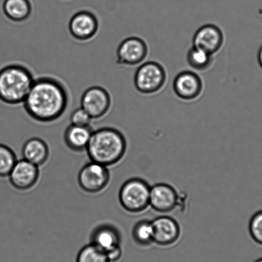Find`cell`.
<instances>
[{
    "label": "cell",
    "instance_id": "cell-1",
    "mask_svg": "<svg viewBox=\"0 0 262 262\" xmlns=\"http://www.w3.org/2000/svg\"><path fill=\"white\" fill-rule=\"evenodd\" d=\"M69 102L70 93L65 84L55 76L44 75L35 78L23 105L34 121L50 123L64 114Z\"/></svg>",
    "mask_w": 262,
    "mask_h": 262
},
{
    "label": "cell",
    "instance_id": "cell-2",
    "mask_svg": "<svg viewBox=\"0 0 262 262\" xmlns=\"http://www.w3.org/2000/svg\"><path fill=\"white\" fill-rule=\"evenodd\" d=\"M126 147L125 137L120 131L104 127L93 131L86 151L91 161L108 167L121 161Z\"/></svg>",
    "mask_w": 262,
    "mask_h": 262
},
{
    "label": "cell",
    "instance_id": "cell-3",
    "mask_svg": "<svg viewBox=\"0 0 262 262\" xmlns=\"http://www.w3.org/2000/svg\"><path fill=\"white\" fill-rule=\"evenodd\" d=\"M26 66L10 63L0 70V101L9 105L23 104L35 80Z\"/></svg>",
    "mask_w": 262,
    "mask_h": 262
},
{
    "label": "cell",
    "instance_id": "cell-4",
    "mask_svg": "<svg viewBox=\"0 0 262 262\" xmlns=\"http://www.w3.org/2000/svg\"><path fill=\"white\" fill-rule=\"evenodd\" d=\"M150 189L148 183L144 180L134 178L127 180L119 190V203L129 213L143 212L149 206Z\"/></svg>",
    "mask_w": 262,
    "mask_h": 262
},
{
    "label": "cell",
    "instance_id": "cell-5",
    "mask_svg": "<svg viewBox=\"0 0 262 262\" xmlns=\"http://www.w3.org/2000/svg\"><path fill=\"white\" fill-rule=\"evenodd\" d=\"M167 71L155 61H147L139 66L134 75V85L139 93L154 95L161 91L166 83Z\"/></svg>",
    "mask_w": 262,
    "mask_h": 262
},
{
    "label": "cell",
    "instance_id": "cell-6",
    "mask_svg": "<svg viewBox=\"0 0 262 262\" xmlns=\"http://www.w3.org/2000/svg\"><path fill=\"white\" fill-rule=\"evenodd\" d=\"M111 180L108 167L91 161L81 168L78 182L81 189L90 194H97L105 189Z\"/></svg>",
    "mask_w": 262,
    "mask_h": 262
},
{
    "label": "cell",
    "instance_id": "cell-7",
    "mask_svg": "<svg viewBox=\"0 0 262 262\" xmlns=\"http://www.w3.org/2000/svg\"><path fill=\"white\" fill-rule=\"evenodd\" d=\"M113 105L110 93L103 86H91L81 95V107L90 114L93 119L103 118L109 113Z\"/></svg>",
    "mask_w": 262,
    "mask_h": 262
},
{
    "label": "cell",
    "instance_id": "cell-8",
    "mask_svg": "<svg viewBox=\"0 0 262 262\" xmlns=\"http://www.w3.org/2000/svg\"><path fill=\"white\" fill-rule=\"evenodd\" d=\"M149 48L141 37L126 38L118 46L116 52V63L124 66L141 65L148 55Z\"/></svg>",
    "mask_w": 262,
    "mask_h": 262
},
{
    "label": "cell",
    "instance_id": "cell-9",
    "mask_svg": "<svg viewBox=\"0 0 262 262\" xmlns=\"http://www.w3.org/2000/svg\"><path fill=\"white\" fill-rule=\"evenodd\" d=\"M100 29L98 17L93 12L82 10L71 17L68 24L69 32L78 41H89L97 35Z\"/></svg>",
    "mask_w": 262,
    "mask_h": 262
},
{
    "label": "cell",
    "instance_id": "cell-10",
    "mask_svg": "<svg viewBox=\"0 0 262 262\" xmlns=\"http://www.w3.org/2000/svg\"><path fill=\"white\" fill-rule=\"evenodd\" d=\"M173 90L175 95L181 100L192 101L202 95L204 88L202 78L192 71H183L173 81Z\"/></svg>",
    "mask_w": 262,
    "mask_h": 262
},
{
    "label": "cell",
    "instance_id": "cell-11",
    "mask_svg": "<svg viewBox=\"0 0 262 262\" xmlns=\"http://www.w3.org/2000/svg\"><path fill=\"white\" fill-rule=\"evenodd\" d=\"M179 193L171 185L157 184L151 187L149 206L160 213H169L175 210L179 205Z\"/></svg>",
    "mask_w": 262,
    "mask_h": 262
},
{
    "label": "cell",
    "instance_id": "cell-12",
    "mask_svg": "<svg viewBox=\"0 0 262 262\" xmlns=\"http://www.w3.org/2000/svg\"><path fill=\"white\" fill-rule=\"evenodd\" d=\"M193 46L202 48L214 55L222 49L225 43V35L217 25H203L195 32L192 40Z\"/></svg>",
    "mask_w": 262,
    "mask_h": 262
},
{
    "label": "cell",
    "instance_id": "cell-13",
    "mask_svg": "<svg viewBox=\"0 0 262 262\" xmlns=\"http://www.w3.org/2000/svg\"><path fill=\"white\" fill-rule=\"evenodd\" d=\"M39 173L37 165L25 159L17 160L9 175L10 182L17 190H29L36 185Z\"/></svg>",
    "mask_w": 262,
    "mask_h": 262
},
{
    "label": "cell",
    "instance_id": "cell-14",
    "mask_svg": "<svg viewBox=\"0 0 262 262\" xmlns=\"http://www.w3.org/2000/svg\"><path fill=\"white\" fill-rule=\"evenodd\" d=\"M154 243L160 246H169L179 240L181 229L177 221L169 216H160L152 221Z\"/></svg>",
    "mask_w": 262,
    "mask_h": 262
},
{
    "label": "cell",
    "instance_id": "cell-15",
    "mask_svg": "<svg viewBox=\"0 0 262 262\" xmlns=\"http://www.w3.org/2000/svg\"><path fill=\"white\" fill-rule=\"evenodd\" d=\"M91 243L107 255L111 252L121 248V233L115 226L103 224L94 229L91 235Z\"/></svg>",
    "mask_w": 262,
    "mask_h": 262
},
{
    "label": "cell",
    "instance_id": "cell-16",
    "mask_svg": "<svg viewBox=\"0 0 262 262\" xmlns=\"http://www.w3.org/2000/svg\"><path fill=\"white\" fill-rule=\"evenodd\" d=\"M24 159L39 167L47 162L50 155V149L47 142L38 137L27 140L23 146Z\"/></svg>",
    "mask_w": 262,
    "mask_h": 262
},
{
    "label": "cell",
    "instance_id": "cell-17",
    "mask_svg": "<svg viewBox=\"0 0 262 262\" xmlns=\"http://www.w3.org/2000/svg\"><path fill=\"white\" fill-rule=\"evenodd\" d=\"M93 131L91 126H80L71 124L66 128L64 133L66 146L72 151L76 152L86 150Z\"/></svg>",
    "mask_w": 262,
    "mask_h": 262
},
{
    "label": "cell",
    "instance_id": "cell-18",
    "mask_svg": "<svg viewBox=\"0 0 262 262\" xmlns=\"http://www.w3.org/2000/svg\"><path fill=\"white\" fill-rule=\"evenodd\" d=\"M3 11L11 21L22 23L31 16L32 6L30 0H4Z\"/></svg>",
    "mask_w": 262,
    "mask_h": 262
},
{
    "label": "cell",
    "instance_id": "cell-19",
    "mask_svg": "<svg viewBox=\"0 0 262 262\" xmlns=\"http://www.w3.org/2000/svg\"><path fill=\"white\" fill-rule=\"evenodd\" d=\"M213 56L202 48L192 46L187 52V63L195 71L203 72L209 70L212 66Z\"/></svg>",
    "mask_w": 262,
    "mask_h": 262
},
{
    "label": "cell",
    "instance_id": "cell-20",
    "mask_svg": "<svg viewBox=\"0 0 262 262\" xmlns=\"http://www.w3.org/2000/svg\"><path fill=\"white\" fill-rule=\"evenodd\" d=\"M132 237L141 246H148L154 243V228L151 221L142 220L134 226Z\"/></svg>",
    "mask_w": 262,
    "mask_h": 262
},
{
    "label": "cell",
    "instance_id": "cell-21",
    "mask_svg": "<svg viewBox=\"0 0 262 262\" xmlns=\"http://www.w3.org/2000/svg\"><path fill=\"white\" fill-rule=\"evenodd\" d=\"M76 262H111L107 255L97 247L90 243L78 252Z\"/></svg>",
    "mask_w": 262,
    "mask_h": 262
},
{
    "label": "cell",
    "instance_id": "cell-22",
    "mask_svg": "<svg viewBox=\"0 0 262 262\" xmlns=\"http://www.w3.org/2000/svg\"><path fill=\"white\" fill-rule=\"evenodd\" d=\"M17 161L13 150L6 145L0 144V177H9Z\"/></svg>",
    "mask_w": 262,
    "mask_h": 262
},
{
    "label": "cell",
    "instance_id": "cell-23",
    "mask_svg": "<svg viewBox=\"0 0 262 262\" xmlns=\"http://www.w3.org/2000/svg\"><path fill=\"white\" fill-rule=\"evenodd\" d=\"M249 231L254 241L262 245V210L254 213L251 217Z\"/></svg>",
    "mask_w": 262,
    "mask_h": 262
},
{
    "label": "cell",
    "instance_id": "cell-24",
    "mask_svg": "<svg viewBox=\"0 0 262 262\" xmlns=\"http://www.w3.org/2000/svg\"><path fill=\"white\" fill-rule=\"evenodd\" d=\"M93 119L91 118L86 112L83 108L80 107L76 108L71 114L70 121L71 124L73 125L80 126H91V122Z\"/></svg>",
    "mask_w": 262,
    "mask_h": 262
},
{
    "label": "cell",
    "instance_id": "cell-25",
    "mask_svg": "<svg viewBox=\"0 0 262 262\" xmlns=\"http://www.w3.org/2000/svg\"><path fill=\"white\" fill-rule=\"evenodd\" d=\"M258 60L259 66H260L261 68H262V47L260 48H259V50L258 51Z\"/></svg>",
    "mask_w": 262,
    "mask_h": 262
},
{
    "label": "cell",
    "instance_id": "cell-26",
    "mask_svg": "<svg viewBox=\"0 0 262 262\" xmlns=\"http://www.w3.org/2000/svg\"><path fill=\"white\" fill-rule=\"evenodd\" d=\"M254 262H262V258H259L258 259H257V260L256 261H254Z\"/></svg>",
    "mask_w": 262,
    "mask_h": 262
}]
</instances>
